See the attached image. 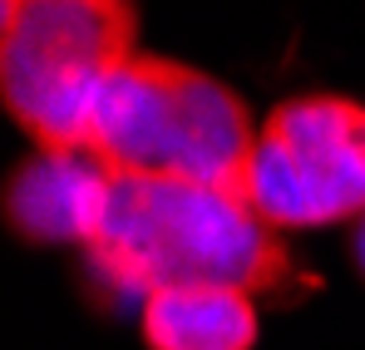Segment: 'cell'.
<instances>
[{
  "label": "cell",
  "mask_w": 365,
  "mask_h": 350,
  "mask_svg": "<svg viewBox=\"0 0 365 350\" xmlns=\"http://www.w3.org/2000/svg\"><path fill=\"white\" fill-rule=\"evenodd\" d=\"M89 267L109 292L138 301L187 282H222L252 296L302 282L282 232L262 222L247 192L202 182H119Z\"/></svg>",
  "instance_id": "cell-1"
},
{
  "label": "cell",
  "mask_w": 365,
  "mask_h": 350,
  "mask_svg": "<svg viewBox=\"0 0 365 350\" xmlns=\"http://www.w3.org/2000/svg\"><path fill=\"white\" fill-rule=\"evenodd\" d=\"M257 128L242 94L168 55H133L94 104L84 148L119 182H202L242 192Z\"/></svg>",
  "instance_id": "cell-2"
},
{
  "label": "cell",
  "mask_w": 365,
  "mask_h": 350,
  "mask_svg": "<svg viewBox=\"0 0 365 350\" xmlns=\"http://www.w3.org/2000/svg\"><path fill=\"white\" fill-rule=\"evenodd\" d=\"M133 55V0H25L0 20V104L35 148H84L94 104Z\"/></svg>",
  "instance_id": "cell-3"
},
{
  "label": "cell",
  "mask_w": 365,
  "mask_h": 350,
  "mask_svg": "<svg viewBox=\"0 0 365 350\" xmlns=\"http://www.w3.org/2000/svg\"><path fill=\"white\" fill-rule=\"evenodd\" d=\"M247 202L277 232L365 217V104L346 94H292L257 128Z\"/></svg>",
  "instance_id": "cell-4"
},
{
  "label": "cell",
  "mask_w": 365,
  "mask_h": 350,
  "mask_svg": "<svg viewBox=\"0 0 365 350\" xmlns=\"http://www.w3.org/2000/svg\"><path fill=\"white\" fill-rule=\"evenodd\" d=\"M119 197V177L89 148H35L5 182V222L25 242L94 247Z\"/></svg>",
  "instance_id": "cell-5"
},
{
  "label": "cell",
  "mask_w": 365,
  "mask_h": 350,
  "mask_svg": "<svg viewBox=\"0 0 365 350\" xmlns=\"http://www.w3.org/2000/svg\"><path fill=\"white\" fill-rule=\"evenodd\" d=\"M138 331L148 350H257V296L222 282H187L138 301Z\"/></svg>",
  "instance_id": "cell-6"
},
{
  "label": "cell",
  "mask_w": 365,
  "mask_h": 350,
  "mask_svg": "<svg viewBox=\"0 0 365 350\" xmlns=\"http://www.w3.org/2000/svg\"><path fill=\"white\" fill-rule=\"evenodd\" d=\"M356 262H361V272H365V217L356 222Z\"/></svg>",
  "instance_id": "cell-7"
},
{
  "label": "cell",
  "mask_w": 365,
  "mask_h": 350,
  "mask_svg": "<svg viewBox=\"0 0 365 350\" xmlns=\"http://www.w3.org/2000/svg\"><path fill=\"white\" fill-rule=\"evenodd\" d=\"M20 5H25V0H0V20H5V15H15Z\"/></svg>",
  "instance_id": "cell-8"
}]
</instances>
